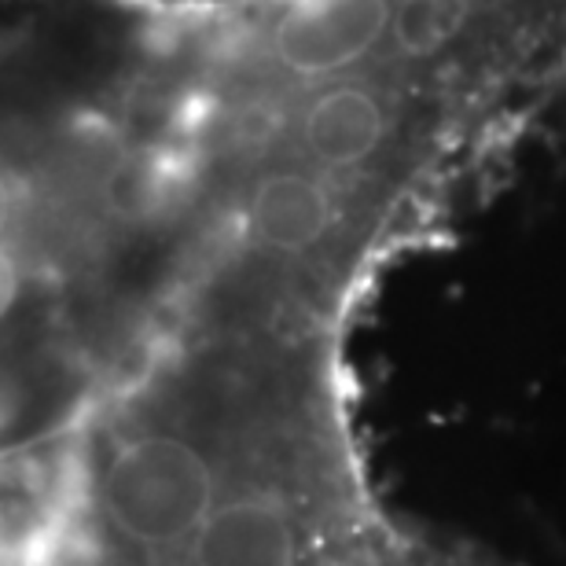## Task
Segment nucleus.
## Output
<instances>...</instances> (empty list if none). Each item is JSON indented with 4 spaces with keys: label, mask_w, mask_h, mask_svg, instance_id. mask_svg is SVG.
<instances>
[{
    "label": "nucleus",
    "mask_w": 566,
    "mask_h": 566,
    "mask_svg": "<svg viewBox=\"0 0 566 566\" xmlns=\"http://www.w3.org/2000/svg\"><path fill=\"white\" fill-rule=\"evenodd\" d=\"M218 501L221 482L210 452L180 430H118L99 463V523L122 552L137 559L185 552Z\"/></svg>",
    "instance_id": "f257e3e1"
},
{
    "label": "nucleus",
    "mask_w": 566,
    "mask_h": 566,
    "mask_svg": "<svg viewBox=\"0 0 566 566\" xmlns=\"http://www.w3.org/2000/svg\"><path fill=\"white\" fill-rule=\"evenodd\" d=\"M188 566H298V526L273 490L221 496L185 548Z\"/></svg>",
    "instance_id": "f03ea898"
}]
</instances>
